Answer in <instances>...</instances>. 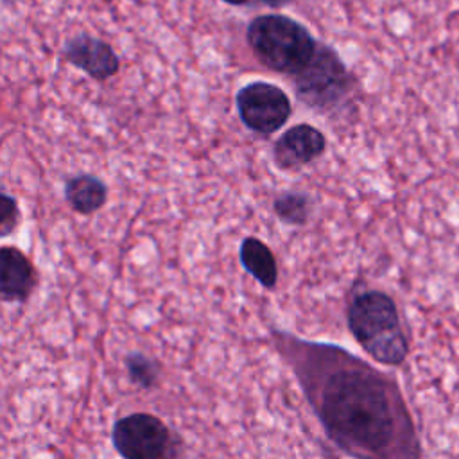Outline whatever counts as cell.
Returning <instances> with one entry per match:
<instances>
[{
  "instance_id": "obj_1",
  "label": "cell",
  "mask_w": 459,
  "mask_h": 459,
  "mask_svg": "<svg viewBox=\"0 0 459 459\" xmlns=\"http://www.w3.org/2000/svg\"><path fill=\"white\" fill-rule=\"evenodd\" d=\"M271 341L337 448L353 459H421L420 436L394 378L332 342L278 328Z\"/></svg>"
},
{
  "instance_id": "obj_2",
  "label": "cell",
  "mask_w": 459,
  "mask_h": 459,
  "mask_svg": "<svg viewBox=\"0 0 459 459\" xmlns=\"http://www.w3.org/2000/svg\"><path fill=\"white\" fill-rule=\"evenodd\" d=\"M348 328L362 350L384 366H400L407 359L409 341L402 328L394 299L382 290L355 294L346 310Z\"/></svg>"
},
{
  "instance_id": "obj_3",
  "label": "cell",
  "mask_w": 459,
  "mask_h": 459,
  "mask_svg": "<svg viewBox=\"0 0 459 459\" xmlns=\"http://www.w3.org/2000/svg\"><path fill=\"white\" fill-rule=\"evenodd\" d=\"M255 57L269 70L296 75L312 59L317 41L308 29L285 14H260L246 30Z\"/></svg>"
},
{
  "instance_id": "obj_4",
  "label": "cell",
  "mask_w": 459,
  "mask_h": 459,
  "mask_svg": "<svg viewBox=\"0 0 459 459\" xmlns=\"http://www.w3.org/2000/svg\"><path fill=\"white\" fill-rule=\"evenodd\" d=\"M355 79L335 48L317 43L308 65L294 75L296 97L312 109L339 108L353 91Z\"/></svg>"
},
{
  "instance_id": "obj_5",
  "label": "cell",
  "mask_w": 459,
  "mask_h": 459,
  "mask_svg": "<svg viewBox=\"0 0 459 459\" xmlns=\"http://www.w3.org/2000/svg\"><path fill=\"white\" fill-rule=\"evenodd\" d=\"M111 443L122 459H169L181 452L179 436L149 412H133L117 420Z\"/></svg>"
},
{
  "instance_id": "obj_6",
  "label": "cell",
  "mask_w": 459,
  "mask_h": 459,
  "mask_svg": "<svg viewBox=\"0 0 459 459\" xmlns=\"http://www.w3.org/2000/svg\"><path fill=\"white\" fill-rule=\"evenodd\" d=\"M242 124L260 134L278 131L290 117V100L287 93L271 82L255 81L242 86L235 97Z\"/></svg>"
},
{
  "instance_id": "obj_7",
  "label": "cell",
  "mask_w": 459,
  "mask_h": 459,
  "mask_svg": "<svg viewBox=\"0 0 459 459\" xmlns=\"http://www.w3.org/2000/svg\"><path fill=\"white\" fill-rule=\"evenodd\" d=\"M63 57L72 66L82 70L97 81L113 77L120 68V59L111 45L90 34H79L68 39L63 47Z\"/></svg>"
},
{
  "instance_id": "obj_8",
  "label": "cell",
  "mask_w": 459,
  "mask_h": 459,
  "mask_svg": "<svg viewBox=\"0 0 459 459\" xmlns=\"http://www.w3.org/2000/svg\"><path fill=\"white\" fill-rule=\"evenodd\" d=\"M326 149L325 134L308 124L289 127L273 145V160L278 169L289 170L319 158Z\"/></svg>"
},
{
  "instance_id": "obj_9",
  "label": "cell",
  "mask_w": 459,
  "mask_h": 459,
  "mask_svg": "<svg viewBox=\"0 0 459 459\" xmlns=\"http://www.w3.org/2000/svg\"><path fill=\"white\" fill-rule=\"evenodd\" d=\"M38 276L27 255L14 247L4 246L0 249V294L11 303H25L36 287Z\"/></svg>"
},
{
  "instance_id": "obj_10",
  "label": "cell",
  "mask_w": 459,
  "mask_h": 459,
  "mask_svg": "<svg viewBox=\"0 0 459 459\" xmlns=\"http://www.w3.org/2000/svg\"><path fill=\"white\" fill-rule=\"evenodd\" d=\"M65 199L81 215L100 210L108 199V186L93 174H77L65 183Z\"/></svg>"
},
{
  "instance_id": "obj_11",
  "label": "cell",
  "mask_w": 459,
  "mask_h": 459,
  "mask_svg": "<svg viewBox=\"0 0 459 459\" xmlns=\"http://www.w3.org/2000/svg\"><path fill=\"white\" fill-rule=\"evenodd\" d=\"M238 258L242 267L265 289H274L278 281V265L273 251L256 237H246L240 242Z\"/></svg>"
},
{
  "instance_id": "obj_12",
  "label": "cell",
  "mask_w": 459,
  "mask_h": 459,
  "mask_svg": "<svg viewBox=\"0 0 459 459\" xmlns=\"http://www.w3.org/2000/svg\"><path fill=\"white\" fill-rule=\"evenodd\" d=\"M312 210V201L305 192L287 190L274 197L273 212L276 217L290 226H301L308 221Z\"/></svg>"
},
{
  "instance_id": "obj_13",
  "label": "cell",
  "mask_w": 459,
  "mask_h": 459,
  "mask_svg": "<svg viewBox=\"0 0 459 459\" xmlns=\"http://www.w3.org/2000/svg\"><path fill=\"white\" fill-rule=\"evenodd\" d=\"M129 380L142 387V389H152L158 384L160 378V364L151 359L149 355L142 353V351H133L129 355H126L124 359Z\"/></svg>"
},
{
  "instance_id": "obj_14",
  "label": "cell",
  "mask_w": 459,
  "mask_h": 459,
  "mask_svg": "<svg viewBox=\"0 0 459 459\" xmlns=\"http://www.w3.org/2000/svg\"><path fill=\"white\" fill-rule=\"evenodd\" d=\"M20 208H18V201L2 192L0 194V237H9L11 233H14V230L20 226Z\"/></svg>"
},
{
  "instance_id": "obj_15",
  "label": "cell",
  "mask_w": 459,
  "mask_h": 459,
  "mask_svg": "<svg viewBox=\"0 0 459 459\" xmlns=\"http://www.w3.org/2000/svg\"><path fill=\"white\" fill-rule=\"evenodd\" d=\"M253 2L264 4V5H267V7H273V9H280V7H285L287 4H290L292 0H253Z\"/></svg>"
},
{
  "instance_id": "obj_16",
  "label": "cell",
  "mask_w": 459,
  "mask_h": 459,
  "mask_svg": "<svg viewBox=\"0 0 459 459\" xmlns=\"http://www.w3.org/2000/svg\"><path fill=\"white\" fill-rule=\"evenodd\" d=\"M226 4H231V5H242V4H246L247 0H224Z\"/></svg>"
},
{
  "instance_id": "obj_17",
  "label": "cell",
  "mask_w": 459,
  "mask_h": 459,
  "mask_svg": "<svg viewBox=\"0 0 459 459\" xmlns=\"http://www.w3.org/2000/svg\"><path fill=\"white\" fill-rule=\"evenodd\" d=\"M179 454H181V452H176V454H174V455H170L169 459H179Z\"/></svg>"
}]
</instances>
